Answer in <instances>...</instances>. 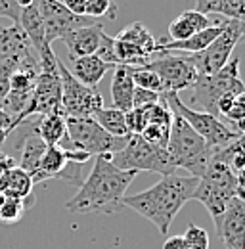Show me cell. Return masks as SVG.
Returning <instances> with one entry per match:
<instances>
[{
  "instance_id": "6da1fadb",
  "label": "cell",
  "mask_w": 245,
  "mask_h": 249,
  "mask_svg": "<svg viewBox=\"0 0 245 249\" xmlns=\"http://www.w3.org/2000/svg\"><path fill=\"white\" fill-rule=\"evenodd\" d=\"M134 177V171L117 169L111 163V156H96L90 175L83 180L79 192L65 203V209L77 215L117 213L122 209V197Z\"/></svg>"
},
{
  "instance_id": "7a4b0ae2",
  "label": "cell",
  "mask_w": 245,
  "mask_h": 249,
  "mask_svg": "<svg viewBox=\"0 0 245 249\" xmlns=\"http://www.w3.org/2000/svg\"><path fill=\"white\" fill-rule=\"evenodd\" d=\"M199 178L195 177H178L167 175L152 188L122 197V207H130L132 211L140 213L144 218L153 222L159 234L167 236L175 217L184 207L186 201L193 197Z\"/></svg>"
},
{
  "instance_id": "3957f363",
  "label": "cell",
  "mask_w": 245,
  "mask_h": 249,
  "mask_svg": "<svg viewBox=\"0 0 245 249\" xmlns=\"http://www.w3.org/2000/svg\"><path fill=\"white\" fill-rule=\"evenodd\" d=\"M165 150L176 169L188 171L190 177H195V178H199L205 173L207 165L213 159V148L182 117L175 113H173L171 134Z\"/></svg>"
},
{
  "instance_id": "277c9868",
  "label": "cell",
  "mask_w": 245,
  "mask_h": 249,
  "mask_svg": "<svg viewBox=\"0 0 245 249\" xmlns=\"http://www.w3.org/2000/svg\"><path fill=\"white\" fill-rule=\"evenodd\" d=\"M236 192H238L236 173L226 163L213 157L211 163L207 165L205 173L199 177V182H197V188H195L192 199L201 201L216 222L222 217L228 201L232 197H236Z\"/></svg>"
},
{
  "instance_id": "5b68a950",
  "label": "cell",
  "mask_w": 245,
  "mask_h": 249,
  "mask_svg": "<svg viewBox=\"0 0 245 249\" xmlns=\"http://www.w3.org/2000/svg\"><path fill=\"white\" fill-rule=\"evenodd\" d=\"M67 134L61 140L60 148H77L90 156H113L124 148L128 142L126 138L113 136L105 132L100 124L94 121V117H65Z\"/></svg>"
},
{
  "instance_id": "8992f818",
  "label": "cell",
  "mask_w": 245,
  "mask_h": 249,
  "mask_svg": "<svg viewBox=\"0 0 245 249\" xmlns=\"http://www.w3.org/2000/svg\"><path fill=\"white\" fill-rule=\"evenodd\" d=\"M245 92V85L240 77V60L232 58L220 71L214 75H197V81L192 87V104L201 107L199 111H205L216 117V104L222 96Z\"/></svg>"
},
{
  "instance_id": "52a82bcc",
  "label": "cell",
  "mask_w": 245,
  "mask_h": 249,
  "mask_svg": "<svg viewBox=\"0 0 245 249\" xmlns=\"http://www.w3.org/2000/svg\"><path fill=\"white\" fill-rule=\"evenodd\" d=\"M161 100L167 104V107H169L175 115L182 117L184 121L190 124V126L213 148V154L216 150H222L224 146H228L230 142H234V140L240 136L234 128L226 126L218 117L186 106L176 92H163L161 94Z\"/></svg>"
},
{
  "instance_id": "ba28073f",
  "label": "cell",
  "mask_w": 245,
  "mask_h": 249,
  "mask_svg": "<svg viewBox=\"0 0 245 249\" xmlns=\"http://www.w3.org/2000/svg\"><path fill=\"white\" fill-rule=\"evenodd\" d=\"M111 163L121 171H153L163 177L176 173L167 150L146 142L140 134H130L124 148L111 156Z\"/></svg>"
},
{
  "instance_id": "9c48e42d",
  "label": "cell",
  "mask_w": 245,
  "mask_h": 249,
  "mask_svg": "<svg viewBox=\"0 0 245 249\" xmlns=\"http://www.w3.org/2000/svg\"><path fill=\"white\" fill-rule=\"evenodd\" d=\"M144 67L152 69L159 77L163 92H180L186 89H192L197 81V69L192 56L173 54V52H157L150 58V62Z\"/></svg>"
},
{
  "instance_id": "30bf717a",
  "label": "cell",
  "mask_w": 245,
  "mask_h": 249,
  "mask_svg": "<svg viewBox=\"0 0 245 249\" xmlns=\"http://www.w3.org/2000/svg\"><path fill=\"white\" fill-rule=\"evenodd\" d=\"M58 73L61 81V111L65 117H94V113L104 107L102 94L79 83L61 60H58Z\"/></svg>"
},
{
  "instance_id": "8fae6325",
  "label": "cell",
  "mask_w": 245,
  "mask_h": 249,
  "mask_svg": "<svg viewBox=\"0 0 245 249\" xmlns=\"http://www.w3.org/2000/svg\"><path fill=\"white\" fill-rule=\"evenodd\" d=\"M48 113H63L61 111V81L58 73V65L54 69H40L35 89L31 94L27 109L14 121L12 130L19 123L31 117H40Z\"/></svg>"
},
{
  "instance_id": "7c38bea8",
  "label": "cell",
  "mask_w": 245,
  "mask_h": 249,
  "mask_svg": "<svg viewBox=\"0 0 245 249\" xmlns=\"http://www.w3.org/2000/svg\"><path fill=\"white\" fill-rule=\"evenodd\" d=\"M242 38V21L240 19H226L224 29L213 42L201 50L199 54H192L195 69L199 75H214L230 62L236 44Z\"/></svg>"
},
{
  "instance_id": "4fadbf2b",
  "label": "cell",
  "mask_w": 245,
  "mask_h": 249,
  "mask_svg": "<svg viewBox=\"0 0 245 249\" xmlns=\"http://www.w3.org/2000/svg\"><path fill=\"white\" fill-rule=\"evenodd\" d=\"M42 23H44V38L48 44L54 40H61L65 33L73 31L77 27L94 25V23H104L98 19H90L87 16H75L71 14L61 0H35L33 2Z\"/></svg>"
},
{
  "instance_id": "5bb4252c",
  "label": "cell",
  "mask_w": 245,
  "mask_h": 249,
  "mask_svg": "<svg viewBox=\"0 0 245 249\" xmlns=\"http://www.w3.org/2000/svg\"><path fill=\"white\" fill-rule=\"evenodd\" d=\"M216 234L222 240L226 249H245V201L238 196L232 197L222 213L214 222Z\"/></svg>"
},
{
  "instance_id": "9a60e30c",
  "label": "cell",
  "mask_w": 245,
  "mask_h": 249,
  "mask_svg": "<svg viewBox=\"0 0 245 249\" xmlns=\"http://www.w3.org/2000/svg\"><path fill=\"white\" fill-rule=\"evenodd\" d=\"M226 19L216 21L214 25L203 29V31L195 33L193 36L186 38V40H169L167 36L157 38V46H155V54L157 52H186V54H199L201 50H205L214 38L220 35V31L224 29Z\"/></svg>"
},
{
  "instance_id": "2e32d148",
  "label": "cell",
  "mask_w": 245,
  "mask_h": 249,
  "mask_svg": "<svg viewBox=\"0 0 245 249\" xmlns=\"http://www.w3.org/2000/svg\"><path fill=\"white\" fill-rule=\"evenodd\" d=\"M104 23H94V25H85V27H77L73 31L65 33L61 36L63 44L69 50V58H83V56H92L96 54L100 42H102V35H104Z\"/></svg>"
},
{
  "instance_id": "e0dca14e",
  "label": "cell",
  "mask_w": 245,
  "mask_h": 249,
  "mask_svg": "<svg viewBox=\"0 0 245 249\" xmlns=\"http://www.w3.org/2000/svg\"><path fill=\"white\" fill-rule=\"evenodd\" d=\"M27 35L21 31L18 23L10 27H0V63L23 62L29 56H35Z\"/></svg>"
},
{
  "instance_id": "ac0fdd59",
  "label": "cell",
  "mask_w": 245,
  "mask_h": 249,
  "mask_svg": "<svg viewBox=\"0 0 245 249\" xmlns=\"http://www.w3.org/2000/svg\"><path fill=\"white\" fill-rule=\"evenodd\" d=\"M33 178L31 175L21 169V167H14L10 171H6L2 177H0V192L6 196V197H18V199H25L27 205L35 203V196H33Z\"/></svg>"
},
{
  "instance_id": "d6986e66",
  "label": "cell",
  "mask_w": 245,
  "mask_h": 249,
  "mask_svg": "<svg viewBox=\"0 0 245 249\" xmlns=\"http://www.w3.org/2000/svg\"><path fill=\"white\" fill-rule=\"evenodd\" d=\"M109 69H111L109 63H105L104 60H100L96 54H92V56H83V58L71 60V69L69 71L85 87L96 89V85L105 77V73Z\"/></svg>"
},
{
  "instance_id": "ffe728a7",
  "label": "cell",
  "mask_w": 245,
  "mask_h": 249,
  "mask_svg": "<svg viewBox=\"0 0 245 249\" xmlns=\"http://www.w3.org/2000/svg\"><path fill=\"white\" fill-rule=\"evenodd\" d=\"M216 23V21H214ZM213 21L209 19V16L199 14L195 10H188L182 12L178 18H175L169 25V40H186L190 36H193L195 33L203 31L207 27L214 25Z\"/></svg>"
},
{
  "instance_id": "44dd1931",
  "label": "cell",
  "mask_w": 245,
  "mask_h": 249,
  "mask_svg": "<svg viewBox=\"0 0 245 249\" xmlns=\"http://www.w3.org/2000/svg\"><path fill=\"white\" fill-rule=\"evenodd\" d=\"M113 81H111V107L130 111L132 109V94H134V81H132V67L130 65H115L113 67Z\"/></svg>"
},
{
  "instance_id": "7402d4cb",
  "label": "cell",
  "mask_w": 245,
  "mask_h": 249,
  "mask_svg": "<svg viewBox=\"0 0 245 249\" xmlns=\"http://www.w3.org/2000/svg\"><path fill=\"white\" fill-rule=\"evenodd\" d=\"M67 163L69 161L65 157L63 148L48 146L42 159H40V163H38V167L31 173L33 184H38V182H44V180H50V178H61V173L65 171Z\"/></svg>"
},
{
  "instance_id": "603a6c76",
  "label": "cell",
  "mask_w": 245,
  "mask_h": 249,
  "mask_svg": "<svg viewBox=\"0 0 245 249\" xmlns=\"http://www.w3.org/2000/svg\"><path fill=\"white\" fill-rule=\"evenodd\" d=\"M18 25L21 27V31L27 35L33 50L36 52V56H38L40 52H44L46 48L52 46V44H48L46 38H44V23H42V19H40V16H38L35 4H31V6L21 10L19 19H18Z\"/></svg>"
},
{
  "instance_id": "cb8c5ba5",
  "label": "cell",
  "mask_w": 245,
  "mask_h": 249,
  "mask_svg": "<svg viewBox=\"0 0 245 249\" xmlns=\"http://www.w3.org/2000/svg\"><path fill=\"white\" fill-rule=\"evenodd\" d=\"M36 132L46 146H58L67 134L65 115L63 113H48L36 117Z\"/></svg>"
},
{
  "instance_id": "d4e9b609",
  "label": "cell",
  "mask_w": 245,
  "mask_h": 249,
  "mask_svg": "<svg viewBox=\"0 0 245 249\" xmlns=\"http://www.w3.org/2000/svg\"><path fill=\"white\" fill-rule=\"evenodd\" d=\"M195 12L199 14H218L226 19H244L245 2L244 0H195Z\"/></svg>"
},
{
  "instance_id": "484cf974",
  "label": "cell",
  "mask_w": 245,
  "mask_h": 249,
  "mask_svg": "<svg viewBox=\"0 0 245 249\" xmlns=\"http://www.w3.org/2000/svg\"><path fill=\"white\" fill-rule=\"evenodd\" d=\"M115 38H117V40H122V42H128V44L138 46V48H140L144 54H148V56H153V54H155L157 38H155L152 33L148 31V27L142 25L140 21H134V23H130L128 27H124Z\"/></svg>"
},
{
  "instance_id": "4316f807",
  "label": "cell",
  "mask_w": 245,
  "mask_h": 249,
  "mask_svg": "<svg viewBox=\"0 0 245 249\" xmlns=\"http://www.w3.org/2000/svg\"><path fill=\"white\" fill-rule=\"evenodd\" d=\"M94 121L100 124L105 132L119 136V138H126L130 136L126 130V123H124V111L115 109V107H102L94 113Z\"/></svg>"
},
{
  "instance_id": "83f0119b",
  "label": "cell",
  "mask_w": 245,
  "mask_h": 249,
  "mask_svg": "<svg viewBox=\"0 0 245 249\" xmlns=\"http://www.w3.org/2000/svg\"><path fill=\"white\" fill-rule=\"evenodd\" d=\"M85 16L98 21H113L117 18V4L113 0H87Z\"/></svg>"
},
{
  "instance_id": "f1b7e54d",
  "label": "cell",
  "mask_w": 245,
  "mask_h": 249,
  "mask_svg": "<svg viewBox=\"0 0 245 249\" xmlns=\"http://www.w3.org/2000/svg\"><path fill=\"white\" fill-rule=\"evenodd\" d=\"M31 209L25 199H18V197H6L4 205L0 207V222L4 224H16L19 218L23 217V213Z\"/></svg>"
},
{
  "instance_id": "f546056e",
  "label": "cell",
  "mask_w": 245,
  "mask_h": 249,
  "mask_svg": "<svg viewBox=\"0 0 245 249\" xmlns=\"http://www.w3.org/2000/svg\"><path fill=\"white\" fill-rule=\"evenodd\" d=\"M132 81H134V87H140V89H146V90H152V92L163 94V87H161V81L159 77L153 73L152 69L148 67H132Z\"/></svg>"
},
{
  "instance_id": "4dcf8cb0",
  "label": "cell",
  "mask_w": 245,
  "mask_h": 249,
  "mask_svg": "<svg viewBox=\"0 0 245 249\" xmlns=\"http://www.w3.org/2000/svg\"><path fill=\"white\" fill-rule=\"evenodd\" d=\"M182 240L186 249H209V234L197 224H188Z\"/></svg>"
},
{
  "instance_id": "1f68e13d",
  "label": "cell",
  "mask_w": 245,
  "mask_h": 249,
  "mask_svg": "<svg viewBox=\"0 0 245 249\" xmlns=\"http://www.w3.org/2000/svg\"><path fill=\"white\" fill-rule=\"evenodd\" d=\"M148 107H132L130 111L124 113V123H126V130L128 134H142L146 124H148Z\"/></svg>"
},
{
  "instance_id": "d6a6232c",
  "label": "cell",
  "mask_w": 245,
  "mask_h": 249,
  "mask_svg": "<svg viewBox=\"0 0 245 249\" xmlns=\"http://www.w3.org/2000/svg\"><path fill=\"white\" fill-rule=\"evenodd\" d=\"M169 134H171V124H157V123H148L144 128V132L140 134L146 142H150L153 146L165 148L169 142Z\"/></svg>"
},
{
  "instance_id": "836d02e7",
  "label": "cell",
  "mask_w": 245,
  "mask_h": 249,
  "mask_svg": "<svg viewBox=\"0 0 245 249\" xmlns=\"http://www.w3.org/2000/svg\"><path fill=\"white\" fill-rule=\"evenodd\" d=\"M161 102V94L134 87V94H132V107H144V106H152Z\"/></svg>"
},
{
  "instance_id": "e575fe53",
  "label": "cell",
  "mask_w": 245,
  "mask_h": 249,
  "mask_svg": "<svg viewBox=\"0 0 245 249\" xmlns=\"http://www.w3.org/2000/svg\"><path fill=\"white\" fill-rule=\"evenodd\" d=\"M244 117H245V92H242L238 94V96H234V104H232L226 119L230 123H236V121H240Z\"/></svg>"
},
{
  "instance_id": "d590c367",
  "label": "cell",
  "mask_w": 245,
  "mask_h": 249,
  "mask_svg": "<svg viewBox=\"0 0 245 249\" xmlns=\"http://www.w3.org/2000/svg\"><path fill=\"white\" fill-rule=\"evenodd\" d=\"M21 14V8L14 0H0V18H10L14 23H18Z\"/></svg>"
},
{
  "instance_id": "8d00e7d4",
  "label": "cell",
  "mask_w": 245,
  "mask_h": 249,
  "mask_svg": "<svg viewBox=\"0 0 245 249\" xmlns=\"http://www.w3.org/2000/svg\"><path fill=\"white\" fill-rule=\"evenodd\" d=\"M63 6L75 14V16H85V8H87V0H61Z\"/></svg>"
},
{
  "instance_id": "74e56055",
  "label": "cell",
  "mask_w": 245,
  "mask_h": 249,
  "mask_svg": "<svg viewBox=\"0 0 245 249\" xmlns=\"http://www.w3.org/2000/svg\"><path fill=\"white\" fill-rule=\"evenodd\" d=\"M16 165H18V161H16L14 157L8 156V154H4V152H0V177H2L6 171L14 169Z\"/></svg>"
},
{
  "instance_id": "f35d334b",
  "label": "cell",
  "mask_w": 245,
  "mask_h": 249,
  "mask_svg": "<svg viewBox=\"0 0 245 249\" xmlns=\"http://www.w3.org/2000/svg\"><path fill=\"white\" fill-rule=\"evenodd\" d=\"M163 249H186L182 236H173V238H167V240H165V244H163Z\"/></svg>"
},
{
  "instance_id": "ab89813d",
  "label": "cell",
  "mask_w": 245,
  "mask_h": 249,
  "mask_svg": "<svg viewBox=\"0 0 245 249\" xmlns=\"http://www.w3.org/2000/svg\"><path fill=\"white\" fill-rule=\"evenodd\" d=\"M236 177H238V192H236V196L245 201V167L236 175Z\"/></svg>"
},
{
  "instance_id": "60d3db41",
  "label": "cell",
  "mask_w": 245,
  "mask_h": 249,
  "mask_svg": "<svg viewBox=\"0 0 245 249\" xmlns=\"http://www.w3.org/2000/svg\"><path fill=\"white\" fill-rule=\"evenodd\" d=\"M12 123H14V119L6 111L0 109V130H10L12 132Z\"/></svg>"
},
{
  "instance_id": "b9f144b4",
  "label": "cell",
  "mask_w": 245,
  "mask_h": 249,
  "mask_svg": "<svg viewBox=\"0 0 245 249\" xmlns=\"http://www.w3.org/2000/svg\"><path fill=\"white\" fill-rule=\"evenodd\" d=\"M234 130H236L238 134H245V117L234 123Z\"/></svg>"
},
{
  "instance_id": "7bdbcfd3",
  "label": "cell",
  "mask_w": 245,
  "mask_h": 249,
  "mask_svg": "<svg viewBox=\"0 0 245 249\" xmlns=\"http://www.w3.org/2000/svg\"><path fill=\"white\" fill-rule=\"evenodd\" d=\"M14 2H16V4H18V6L21 8V10H23V8H27V6H31V4L35 2V0H14Z\"/></svg>"
},
{
  "instance_id": "ee69618b",
  "label": "cell",
  "mask_w": 245,
  "mask_h": 249,
  "mask_svg": "<svg viewBox=\"0 0 245 249\" xmlns=\"http://www.w3.org/2000/svg\"><path fill=\"white\" fill-rule=\"evenodd\" d=\"M10 134H12L10 130H0V148H2V144L6 142V138H8Z\"/></svg>"
},
{
  "instance_id": "f6af8a7d",
  "label": "cell",
  "mask_w": 245,
  "mask_h": 249,
  "mask_svg": "<svg viewBox=\"0 0 245 249\" xmlns=\"http://www.w3.org/2000/svg\"><path fill=\"white\" fill-rule=\"evenodd\" d=\"M242 42H244V46H245V18L242 19V38H240Z\"/></svg>"
},
{
  "instance_id": "bcb514c9",
  "label": "cell",
  "mask_w": 245,
  "mask_h": 249,
  "mask_svg": "<svg viewBox=\"0 0 245 249\" xmlns=\"http://www.w3.org/2000/svg\"><path fill=\"white\" fill-rule=\"evenodd\" d=\"M4 201H6V196H4V194H2V192H0V207H2V205H4Z\"/></svg>"
},
{
  "instance_id": "7dc6e473",
  "label": "cell",
  "mask_w": 245,
  "mask_h": 249,
  "mask_svg": "<svg viewBox=\"0 0 245 249\" xmlns=\"http://www.w3.org/2000/svg\"><path fill=\"white\" fill-rule=\"evenodd\" d=\"M244 2H245V0H244Z\"/></svg>"
}]
</instances>
